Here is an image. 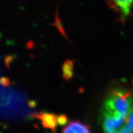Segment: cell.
I'll list each match as a JSON object with an SVG mask.
<instances>
[{
	"mask_svg": "<svg viewBox=\"0 0 133 133\" xmlns=\"http://www.w3.org/2000/svg\"><path fill=\"white\" fill-rule=\"evenodd\" d=\"M101 120L104 133H133V91L122 87L110 89Z\"/></svg>",
	"mask_w": 133,
	"mask_h": 133,
	"instance_id": "cell-1",
	"label": "cell"
},
{
	"mask_svg": "<svg viewBox=\"0 0 133 133\" xmlns=\"http://www.w3.org/2000/svg\"><path fill=\"white\" fill-rule=\"evenodd\" d=\"M109 6L117 14L122 21H125L131 14L133 0H109Z\"/></svg>",
	"mask_w": 133,
	"mask_h": 133,
	"instance_id": "cell-2",
	"label": "cell"
},
{
	"mask_svg": "<svg viewBox=\"0 0 133 133\" xmlns=\"http://www.w3.org/2000/svg\"><path fill=\"white\" fill-rule=\"evenodd\" d=\"M33 118L40 120L42 126L45 129H49L52 133H56L58 115L47 112H39L30 115Z\"/></svg>",
	"mask_w": 133,
	"mask_h": 133,
	"instance_id": "cell-3",
	"label": "cell"
},
{
	"mask_svg": "<svg viewBox=\"0 0 133 133\" xmlns=\"http://www.w3.org/2000/svg\"><path fill=\"white\" fill-rule=\"evenodd\" d=\"M62 133H91L90 128L79 120L72 121L62 129Z\"/></svg>",
	"mask_w": 133,
	"mask_h": 133,
	"instance_id": "cell-4",
	"label": "cell"
},
{
	"mask_svg": "<svg viewBox=\"0 0 133 133\" xmlns=\"http://www.w3.org/2000/svg\"><path fill=\"white\" fill-rule=\"evenodd\" d=\"M62 77L65 81H69L73 77L74 62L71 59H66L62 64Z\"/></svg>",
	"mask_w": 133,
	"mask_h": 133,
	"instance_id": "cell-5",
	"label": "cell"
},
{
	"mask_svg": "<svg viewBox=\"0 0 133 133\" xmlns=\"http://www.w3.org/2000/svg\"><path fill=\"white\" fill-rule=\"evenodd\" d=\"M68 122V118L64 114H61L57 116V124L60 126L64 125Z\"/></svg>",
	"mask_w": 133,
	"mask_h": 133,
	"instance_id": "cell-6",
	"label": "cell"
},
{
	"mask_svg": "<svg viewBox=\"0 0 133 133\" xmlns=\"http://www.w3.org/2000/svg\"><path fill=\"white\" fill-rule=\"evenodd\" d=\"M10 81L8 78L5 77H2L1 78V84L4 87H6L10 84Z\"/></svg>",
	"mask_w": 133,
	"mask_h": 133,
	"instance_id": "cell-7",
	"label": "cell"
},
{
	"mask_svg": "<svg viewBox=\"0 0 133 133\" xmlns=\"http://www.w3.org/2000/svg\"><path fill=\"white\" fill-rule=\"evenodd\" d=\"M12 60H13V57L12 56H9L5 58V63L7 66L10 65V63Z\"/></svg>",
	"mask_w": 133,
	"mask_h": 133,
	"instance_id": "cell-8",
	"label": "cell"
}]
</instances>
